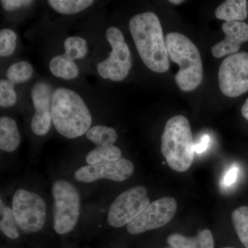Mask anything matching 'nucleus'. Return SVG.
Masks as SVG:
<instances>
[{
  "label": "nucleus",
  "mask_w": 248,
  "mask_h": 248,
  "mask_svg": "<svg viewBox=\"0 0 248 248\" xmlns=\"http://www.w3.org/2000/svg\"><path fill=\"white\" fill-rule=\"evenodd\" d=\"M247 4L246 0L225 1L215 11V16L226 22H241L247 18Z\"/></svg>",
  "instance_id": "nucleus-14"
},
{
  "label": "nucleus",
  "mask_w": 248,
  "mask_h": 248,
  "mask_svg": "<svg viewBox=\"0 0 248 248\" xmlns=\"http://www.w3.org/2000/svg\"><path fill=\"white\" fill-rule=\"evenodd\" d=\"M86 135L88 140L93 142L96 146L113 145L117 140L115 129L102 125H96L90 128Z\"/></svg>",
  "instance_id": "nucleus-18"
},
{
  "label": "nucleus",
  "mask_w": 248,
  "mask_h": 248,
  "mask_svg": "<svg viewBox=\"0 0 248 248\" xmlns=\"http://www.w3.org/2000/svg\"><path fill=\"white\" fill-rule=\"evenodd\" d=\"M134 170L131 161L121 158L117 161L83 166L77 170L74 177L78 182L83 183H92L102 179L120 182L128 179Z\"/></svg>",
  "instance_id": "nucleus-11"
},
{
  "label": "nucleus",
  "mask_w": 248,
  "mask_h": 248,
  "mask_svg": "<svg viewBox=\"0 0 248 248\" xmlns=\"http://www.w3.org/2000/svg\"><path fill=\"white\" fill-rule=\"evenodd\" d=\"M232 248V247H227V248Z\"/></svg>",
  "instance_id": "nucleus-34"
},
{
  "label": "nucleus",
  "mask_w": 248,
  "mask_h": 248,
  "mask_svg": "<svg viewBox=\"0 0 248 248\" xmlns=\"http://www.w3.org/2000/svg\"><path fill=\"white\" fill-rule=\"evenodd\" d=\"M51 122V110L35 111L31 120V129L36 135L43 136L48 133Z\"/></svg>",
  "instance_id": "nucleus-24"
},
{
  "label": "nucleus",
  "mask_w": 248,
  "mask_h": 248,
  "mask_svg": "<svg viewBox=\"0 0 248 248\" xmlns=\"http://www.w3.org/2000/svg\"><path fill=\"white\" fill-rule=\"evenodd\" d=\"M167 242L172 248H200L197 236L187 237L180 234H172L168 237Z\"/></svg>",
  "instance_id": "nucleus-27"
},
{
  "label": "nucleus",
  "mask_w": 248,
  "mask_h": 248,
  "mask_svg": "<svg viewBox=\"0 0 248 248\" xmlns=\"http://www.w3.org/2000/svg\"><path fill=\"white\" fill-rule=\"evenodd\" d=\"M21 138L17 124L14 119L2 117L0 119V149L12 153L20 144Z\"/></svg>",
  "instance_id": "nucleus-13"
},
{
  "label": "nucleus",
  "mask_w": 248,
  "mask_h": 248,
  "mask_svg": "<svg viewBox=\"0 0 248 248\" xmlns=\"http://www.w3.org/2000/svg\"><path fill=\"white\" fill-rule=\"evenodd\" d=\"M161 153L173 170L184 172L190 169L195 157V143L190 122L182 115L166 122L161 136Z\"/></svg>",
  "instance_id": "nucleus-3"
},
{
  "label": "nucleus",
  "mask_w": 248,
  "mask_h": 248,
  "mask_svg": "<svg viewBox=\"0 0 248 248\" xmlns=\"http://www.w3.org/2000/svg\"><path fill=\"white\" fill-rule=\"evenodd\" d=\"M151 203L147 190L137 186L124 191L111 204L108 222L111 226L122 228L133 221Z\"/></svg>",
  "instance_id": "nucleus-8"
},
{
  "label": "nucleus",
  "mask_w": 248,
  "mask_h": 248,
  "mask_svg": "<svg viewBox=\"0 0 248 248\" xmlns=\"http://www.w3.org/2000/svg\"><path fill=\"white\" fill-rule=\"evenodd\" d=\"M106 38L112 47L108 57L97 65V71L103 79L122 81L128 76L132 57L122 31L115 27L106 31Z\"/></svg>",
  "instance_id": "nucleus-6"
},
{
  "label": "nucleus",
  "mask_w": 248,
  "mask_h": 248,
  "mask_svg": "<svg viewBox=\"0 0 248 248\" xmlns=\"http://www.w3.org/2000/svg\"><path fill=\"white\" fill-rule=\"evenodd\" d=\"M63 46L65 50L64 55L73 61L84 59L89 50L86 41L78 36L68 37L64 41Z\"/></svg>",
  "instance_id": "nucleus-21"
},
{
  "label": "nucleus",
  "mask_w": 248,
  "mask_h": 248,
  "mask_svg": "<svg viewBox=\"0 0 248 248\" xmlns=\"http://www.w3.org/2000/svg\"><path fill=\"white\" fill-rule=\"evenodd\" d=\"M12 210L17 226L24 232H37L45 226L46 206L43 199L35 192L24 189L16 190Z\"/></svg>",
  "instance_id": "nucleus-7"
},
{
  "label": "nucleus",
  "mask_w": 248,
  "mask_h": 248,
  "mask_svg": "<svg viewBox=\"0 0 248 248\" xmlns=\"http://www.w3.org/2000/svg\"><path fill=\"white\" fill-rule=\"evenodd\" d=\"M218 84L227 97H237L248 91V53L229 55L218 70Z\"/></svg>",
  "instance_id": "nucleus-9"
},
{
  "label": "nucleus",
  "mask_w": 248,
  "mask_h": 248,
  "mask_svg": "<svg viewBox=\"0 0 248 248\" xmlns=\"http://www.w3.org/2000/svg\"><path fill=\"white\" fill-rule=\"evenodd\" d=\"M52 121L62 136L75 139L87 133L92 116L81 96L66 88L54 91L51 104Z\"/></svg>",
  "instance_id": "nucleus-2"
},
{
  "label": "nucleus",
  "mask_w": 248,
  "mask_h": 248,
  "mask_svg": "<svg viewBox=\"0 0 248 248\" xmlns=\"http://www.w3.org/2000/svg\"><path fill=\"white\" fill-rule=\"evenodd\" d=\"M54 91L51 86L45 81L36 83L31 91V98L35 111L51 110Z\"/></svg>",
  "instance_id": "nucleus-16"
},
{
  "label": "nucleus",
  "mask_w": 248,
  "mask_h": 248,
  "mask_svg": "<svg viewBox=\"0 0 248 248\" xmlns=\"http://www.w3.org/2000/svg\"><path fill=\"white\" fill-rule=\"evenodd\" d=\"M200 248H215L213 233L208 229L199 232L197 235Z\"/></svg>",
  "instance_id": "nucleus-28"
},
{
  "label": "nucleus",
  "mask_w": 248,
  "mask_h": 248,
  "mask_svg": "<svg viewBox=\"0 0 248 248\" xmlns=\"http://www.w3.org/2000/svg\"><path fill=\"white\" fill-rule=\"evenodd\" d=\"M53 205L54 229L59 234L73 231L80 214L79 192L71 183L58 180L52 187Z\"/></svg>",
  "instance_id": "nucleus-5"
},
{
  "label": "nucleus",
  "mask_w": 248,
  "mask_h": 248,
  "mask_svg": "<svg viewBox=\"0 0 248 248\" xmlns=\"http://www.w3.org/2000/svg\"><path fill=\"white\" fill-rule=\"evenodd\" d=\"M0 229L10 239H16L19 237L17 223L15 220L13 210L9 207L5 206L1 200Z\"/></svg>",
  "instance_id": "nucleus-23"
},
{
  "label": "nucleus",
  "mask_w": 248,
  "mask_h": 248,
  "mask_svg": "<svg viewBox=\"0 0 248 248\" xmlns=\"http://www.w3.org/2000/svg\"><path fill=\"white\" fill-rule=\"evenodd\" d=\"M210 141V137L207 135H203L202 139H201L200 141L195 144V153L200 154V153H203V152L206 151L208 149Z\"/></svg>",
  "instance_id": "nucleus-31"
},
{
  "label": "nucleus",
  "mask_w": 248,
  "mask_h": 248,
  "mask_svg": "<svg viewBox=\"0 0 248 248\" xmlns=\"http://www.w3.org/2000/svg\"><path fill=\"white\" fill-rule=\"evenodd\" d=\"M232 221L241 244L248 248V206L235 209L232 213Z\"/></svg>",
  "instance_id": "nucleus-20"
},
{
  "label": "nucleus",
  "mask_w": 248,
  "mask_h": 248,
  "mask_svg": "<svg viewBox=\"0 0 248 248\" xmlns=\"http://www.w3.org/2000/svg\"><path fill=\"white\" fill-rule=\"evenodd\" d=\"M34 1L30 0H1V4L3 9L6 11H16L24 6H30Z\"/></svg>",
  "instance_id": "nucleus-29"
},
{
  "label": "nucleus",
  "mask_w": 248,
  "mask_h": 248,
  "mask_svg": "<svg viewBox=\"0 0 248 248\" xmlns=\"http://www.w3.org/2000/svg\"><path fill=\"white\" fill-rule=\"evenodd\" d=\"M122 158V151L114 145L96 146L89 152L86 156V162L89 165H96L102 163L117 161Z\"/></svg>",
  "instance_id": "nucleus-17"
},
{
  "label": "nucleus",
  "mask_w": 248,
  "mask_h": 248,
  "mask_svg": "<svg viewBox=\"0 0 248 248\" xmlns=\"http://www.w3.org/2000/svg\"><path fill=\"white\" fill-rule=\"evenodd\" d=\"M17 35L14 31L9 29L0 31V56L9 57L16 50Z\"/></svg>",
  "instance_id": "nucleus-25"
},
{
  "label": "nucleus",
  "mask_w": 248,
  "mask_h": 248,
  "mask_svg": "<svg viewBox=\"0 0 248 248\" xmlns=\"http://www.w3.org/2000/svg\"><path fill=\"white\" fill-rule=\"evenodd\" d=\"M177 203L172 197L154 201L133 221L127 226L131 234H139L166 226L177 212Z\"/></svg>",
  "instance_id": "nucleus-10"
},
{
  "label": "nucleus",
  "mask_w": 248,
  "mask_h": 248,
  "mask_svg": "<svg viewBox=\"0 0 248 248\" xmlns=\"http://www.w3.org/2000/svg\"></svg>",
  "instance_id": "nucleus-35"
},
{
  "label": "nucleus",
  "mask_w": 248,
  "mask_h": 248,
  "mask_svg": "<svg viewBox=\"0 0 248 248\" xmlns=\"http://www.w3.org/2000/svg\"><path fill=\"white\" fill-rule=\"evenodd\" d=\"M33 73V68L29 62H16L9 66L6 71L8 80L14 84H22L28 81Z\"/></svg>",
  "instance_id": "nucleus-22"
},
{
  "label": "nucleus",
  "mask_w": 248,
  "mask_h": 248,
  "mask_svg": "<svg viewBox=\"0 0 248 248\" xmlns=\"http://www.w3.org/2000/svg\"><path fill=\"white\" fill-rule=\"evenodd\" d=\"M49 68L54 76L63 79H73L79 75L76 63L64 54L53 57L49 63Z\"/></svg>",
  "instance_id": "nucleus-15"
},
{
  "label": "nucleus",
  "mask_w": 248,
  "mask_h": 248,
  "mask_svg": "<svg viewBox=\"0 0 248 248\" xmlns=\"http://www.w3.org/2000/svg\"><path fill=\"white\" fill-rule=\"evenodd\" d=\"M169 2L173 4H180L181 3L184 2V1H182V0H170Z\"/></svg>",
  "instance_id": "nucleus-33"
},
{
  "label": "nucleus",
  "mask_w": 248,
  "mask_h": 248,
  "mask_svg": "<svg viewBox=\"0 0 248 248\" xmlns=\"http://www.w3.org/2000/svg\"><path fill=\"white\" fill-rule=\"evenodd\" d=\"M241 114L244 118L248 121V98L241 108Z\"/></svg>",
  "instance_id": "nucleus-32"
},
{
  "label": "nucleus",
  "mask_w": 248,
  "mask_h": 248,
  "mask_svg": "<svg viewBox=\"0 0 248 248\" xmlns=\"http://www.w3.org/2000/svg\"><path fill=\"white\" fill-rule=\"evenodd\" d=\"M222 29L226 37L212 47V53L217 58L237 53L241 45L248 42V24L246 23L225 22Z\"/></svg>",
  "instance_id": "nucleus-12"
},
{
  "label": "nucleus",
  "mask_w": 248,
  "mask_h": 248,
  "mask_svg": "<svg viewBox=\"0 0 248 248\" xmlns=\"http://www.w3.org/2000/svg\"><path fill=\"white\" fill-rule=\"evenodd\" d=\"M129 29L139 55L149 69L164 73L170 68L169 56L159 18L154 13L133 16Z\"/></svg>",
  "instance_id": "nucleus-1"
},
{
  "label": "nucleus",
  "mask_w": 248,
  "mask_h": 248,
  "mask_svg": "<svg viewBox=\"0 0 248 248\" xmlns=\"http://www.w3.org/2000/svg\"><path fill=\"white\" fill-rule=\"evenodd\" d=\"M92 0H49L52 9L63 15H73L88 9L93 4Z\"/></svg>",
  "instance_id": "nucleus-19"
},
{
  "label": "nucleus",
  "mask_w": 248,
  "mask_h": 248,
  "mask_svg": "<svg viewBox=\"0 0 248 248\" xmlns=\"http://www.w3.org/2000/svg\"><path fill=\"white\" fill-rule=\"evenodd\" d=\"M17 101L15 84L9 80L0 81V106L3 108L13 107Z\"/></svg>",
  "instance_id": "nucleus-26"
},
{
  "label": "nucleus",
  "mask_w": 248,
  "mask_h": 248,
  "mask_svg": "<svg viewBox=\"0 0 248 248\" xmlns=\"http://www.w3.org/2000/svg\"><path fill=\"white\" fill-rule=\"evenodd\" d=\"M238 174H239V169L237 166H233L225 174L223 181H222V186L223 187H229L234 184L237 179Z\"/></svg>",
  "instance_id": "nucleus-30"
},
{
  "label": "nucleus",
  "mask_w": 248,
  "mask_h": 248,
  "mask_svg": "<svg viewBox=\"0 0 248 248\" xmlns=\"http://www.w3.org/2000/svg\"><path fill=\"white\" fill-rule=\"evenodd\" d=\"M169 58L179 66L175 81L179 89L192 91L203 79V65L198 48L186 35L170 32L166 37Z\"/></svg>",
  "instance_id": "nucleus-4"
}]
</instances>
